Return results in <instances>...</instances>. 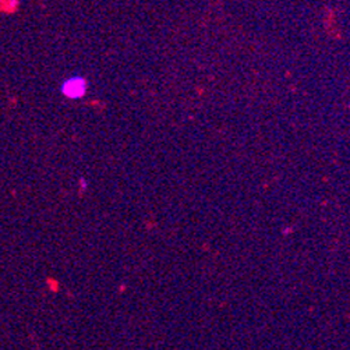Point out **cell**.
Returning a JSON list of instances; mask_svg holds the SVG:
<instances>
[{"label": "cell", "mask_w": 350, "mask_h": 350, "mask_svg": "<svg viewBox=\"0 0 350 350\" xmlns=\"http://www.w3.org/2000/svg\"><path fill=\"white\" fill-rule=\"evenodd\" d=\"M85 91H87V82L80 77H73L63 82L62 85V92L65 93L67 98H81Z\"/></svg>", "instance_id": "1"}]
</instances>
